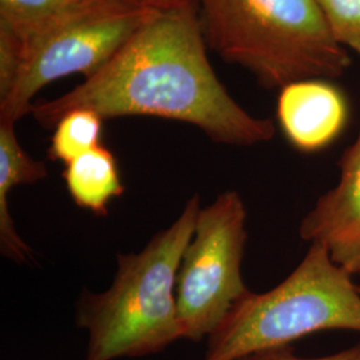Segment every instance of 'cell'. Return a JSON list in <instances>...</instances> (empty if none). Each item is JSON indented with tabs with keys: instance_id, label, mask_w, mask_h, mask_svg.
<instances>
[{
	"instance_id": "9",
	"label": "cell",
	"mask_w": 360,
	"mask_h": 360,
	"mask_svg": "<svg viewBox=\"0 0 360 360\" xmlns=\"http://www.w3.org/2000/svg\"><path fill=\"white\" fill-rule=\"evenodd\" d=\"M129 7L147 6L114 0H0V26L8 28L25 49L82 18Z\"/></svg>"
},
{
	"instance_id": "11",
	"label": "cell",
	"mask_w": 360,
	"mask_h": 360,
	"mask_svg": "<svg viewBox=\"0 0 360 360\" xmlns=\"http://www.w3.org/2000/svg\"><path fill=\"white\" fill-rule=\"evenodd\" d=\"M63 178L75 205L98 217H105L108 203L124 193L115 156L103 144L65 165Z\"/></svg>"
},
{
	"instance_id": "14",
	"label": "cell",
	"mask_w": 360,
	"mask_h": 360,
	"mask_svg": "<svg viewBox=\"0 0 360 360\" xmlns=\"http://www.w3.org/2000/svg\"><path fill=\"white\" fill-rule=\"evenodd\" d=\"M23 65V47L19 39L0 26V99L13 89Z\"/></svg>"
},
{
	"instance_id": "8",
	"label": "cell",
	"mask_w": 360,
	"mask_h": 360,
	"mask_svg": "<svg viewBox=\"0 0 360 360\" xmlns=\"http://www.w3.org/2000/svg\"><path fill=\"white\" fill-rule=\"evenodd\" d=\"M278 120L285 138L302 153L326 148L345 129L346 96L326 79H306L281 89Z\"/></svg>"
},
{
	"instance_id": "17",
	"label": "cell",
	"mask_w": 360,
	"mask_h": 360,
	"mask_svg": "<svg viewBox=\"0 0 360 360\" xmlns=\"http://www.w3.org/2000/svg\"><path fill=\"white\" fill-rule=\"evenodd\" d=\"M114 1H122V3H129V4H138V6H147V7H155L151 0H114ZM158 8V7H155ZM160 10V8H159Z\"/></svg>"
},
{
	"instance_id": "7",
	"label": "cell",
	"mask_w": 360,
	"mask_h": 360,
	"mask_svg": "<svg viewBox=\"0 0 360 360\" xmlns=\"http://www.w3.org/2000/svg\"><path fill=\"white\" fill-rule=\"evenodd\" d=\"M340 178L300 223V238L326 245L335 262L354 274L360 257V131L339 160Z\"/></svg>"
},
{
	"instance_id": "12",
	"label": "cell",
	"mask_w": 360,
	"mask_h": 360,
	"mask_svg": "<svg viewBox=\"0 0 360 360\" xmlns=\"http://www.w3.org/2000/svg\"><path fill=\"white\" fill-rule=\"evenodd\" d=\"M104 119L87 108L68 111L53 127L47 151L53 162L68 165L74 159L102 146Z\"/></svg>"
},
{
	"instance_id": "16",
	"label": "cell",
	"mask_w": 360,
	"mask_h": 360,
	"mask_svg": "<svg viewBox=\"0 0 360 360\" xmlns=\"http://www.w3.org/2000/svg\"><path fill=\"white\" fill-rule=\"evenodd\" d=\"M155 4V7L165 10V8H169V7H175L179 6L181 3H186L188 0H151Z\"/></svg>"
},
{
	"instance_id": "13",
	"label": "cell",
	"mask_w": 360,
	"mask_h": 360,
	"mask_svg": "<svg viewBox=\"0 0 360 360\" xmlns=\"http://www.w3.org/2000/svg\"><path fill=\"white\" fill-rule=\"evenodd\" d=\"M335 40L360 55V0H316Z\"/></svg>"
},
{
	"instance_id": "3",
	"label": "cell",
	"mask_w": 360,
	"mask_h": 360,
	"mask_svg": "<svg viewBox=\"0 0 360 360\" xmlns=\"http://www.w3.org/2000/svg\"><path fill=\"white\" fill-rule=\"evenodd\" d=\"M207 46L266 89L336 79L351 65L316 0H193Z\"/></svg>"
},
{
	"instance_id": "1",
	"label": "cell",
	"mask_w": 360,
	"mask_h": 360,
	"mask_svg": "<svg viewBox=\"0 0 360 360\" xmlns=\"http://www.w3.org/2000/svg\"><path fill=\"white\" fill-rule=\"evenodd\" d=\"M207 47L193 0L160 10L98 72L59 98L34 103L31 114L44 129H53L71 110L87 108L104 120H178L223 144L271 141L272 120L248 114L233 101L210 65Z\"/></svg>"
},
{
	"instance_id": "5",
	"label": "cell",
	"mask_w": 360,
	"mask_h": 360,
	"mask_svg": "<svg viewBox=\"0 0 360 360\" xmlns=\"http://www.w3.org/2000/svg\"><path fill=\"white\" fill-rule=\"evenodd\" d=\"M245 203L227 191L202 208L178 272L176 303L184 339L200 342L217 331L232 307L250 292L242 276Z\"/></svg>"
},
{
	"instance_id": "18",
	"label": "cell",
	"mask_w": 360,
	"mask_h": 360,
	"mask_svg": "<svg viewBox=\"0 0 360 360\" xmlns=\"http://www.w3.org/2000/svg\"><path fill=\"white\" fill-rule=\"evenodd\" d=\"M354 274H360V257L359 260H358V263H356V266H355V270H354Z\"/></svg>"
},
{
	"instance_id": "4",
	"label": "cell",
	"mask_w": 360,
	"mask_h": 360,
	"mask_svg": "<svg viewBox=\"0 0 360 360\" xmlns=\"http://www.w3.org/2000/svg\"><path fill=\"white\" fill-rule=\"evenodd\" d=\"M326 245L314 242L282 283L248 292L208 336L202 360H238L252 352L291 346L327 330L360 333V292Z\"/></svg>"
},
{
	"instance_id": "10",
	"label": "cell",
	"mask_w": 360,
	"mask_h": 360,
	"mask_svg": "<svg viewBox=\"0 0 360 360\" xmlns=\"http://www.w3.org/2000/svg\"><path fill=\"white\" fill-rule=\"evenodd\" d=\"M15 124L0 120V247L4 257L22 263L32 260V252L16 231L8 210V195L16 186L47 178L49 171L43 162L31 158L20 146Z\"/></svg>"
},
{
	"instance_id": "6",
	"label": "cell",
	"mask_w": 360,
	"mask_h": 360,
	"mask_svg": "<svg viewBox=\"0 0 360 360\" xmlns=\"http://www.w3.org/2000/svg\"><path fill=\"white\" fill-rule=\"evenodd\" d=\"M158 11L154 7H129L95 13L28 44L19 77L0 99V120H20L32 111L39 91L58 79L75 74L86 79L98 72Z\"/></svg>"
},
{
	"instance_id": "15",
	"label": "cell",
	"mask_w": 360,
	"mask_h": 360,
	"mask_svg": "<svg viewBox=\"0 0 360 360\" xmlns=\"http://www.w3.org/2000/svg\"><path fill=\"white\" fill-rule=\"evenodd\" d=\"M238 360H360V345L321 358H300L296 355L292 346H284L252 352Z\"/></svg>"
},
{
	"instance_id": "2",
	"label": "cell",
	"mask_w": 360,
	"mask_h": 360,
	"mask_svg": "<svg viewBox=\"0 0 360 360\" xmlns=\"http://www.w3.org/2000/svg\"><path fill=\"white\" fill-rule=\"evenodd\" d=\"M200 211L196 193L176 221L156 233L139 254L117 257L115 278L105 292L83 291L77 324L89 333L87 360L147 356L184 338L176 282Z\"/></svg>"
}]
</instances>
